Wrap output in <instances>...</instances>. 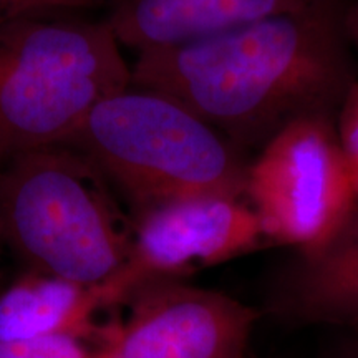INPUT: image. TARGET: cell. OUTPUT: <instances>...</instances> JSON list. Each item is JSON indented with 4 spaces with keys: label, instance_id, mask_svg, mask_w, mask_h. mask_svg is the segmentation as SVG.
<instances>
[{
    "label": "cell",
    "instance_id": "obj_1",
    "mask_svg": "<svg viewBox=\"0 0 358 358\" xmlns=\"http://www.w3.org/2000/svg\"><path fill=\"white\" fill-rule=\"evenodd\" d=\"M345 27L312 0L196 42L136 55L131 85L174 98L232 145H264L285 124L334 116L353 82Z\"/></svg>",
    "mask_w": 358,
    "mask_h": 358
},
{
    "label": "cell",
    "instance_id": "obj_2",
    "mask_svg": "<svg viewBox=\"0 0 358 358\" xmlns=\"http://www.w3.org/2000/svg\"><path fill=\"white\" fill-rule=\"evenodd\" d=\"M58 13L0 19V164L66 145L98 103L131 85L108 22Z\"/></svg>",
    "mask_w": 358,
    "mask_h": 358
},
{
    "label": "cell",
    "instance_id": "obj_3",
    "mask_svg": "<svg viewBox=\"0 0 358 358\" xmlns=\"http://www.w3.org/2000/svg\"><path fill=\"white\" fill-rule=\"evenodd\" d=\"M92 161L133 213L203 194L244 198L237 146L164 93L129 85L101 100L66 143Z\"/></svg>",
    "mask_w": 358,
    "mask_h": 358
},
{
    "label": "cell",
    "instance_id": "obj_4",
    "mask_svg": "<svg viewBox=\"0 0 358 358\" xmlns=\"http://www.w3.org/2000/svg\"><path fill=\"white\" fill-rule=\"evenodd\" d=\"M87 156L58 145L0 164V236L29 268L85 285L110 280L131 248V221Z\"/></svg>",
    "mask_w": 358,
    "mask_h": 358
},
{
    "label": "cell",
    "instance_id": "obj_5",
    "mask_svg": "<svg viewBox=\"0 0 358 358\" xmlns=\"http://www.w3.org/2000/svg\"><path fill=\"white\" fill-rule=\"evenodd\" d=\"M244 198L264 239L306 257L322 252L358 209L332 116L294 120L272 134L248 166Z\"/></svg>",
    "mask_w": 358,
    "mask_h": 358
},
{
    "label": "cell",
    "instance_id": "obj_6",
    "mask_svg": "<svg viewBox=\"0 0 358 358\" xmlns=\"http://www.w3.org/2000/svg\"><path fill=\"white\" fill-rule=\"evenodd\" d=\"M131 248L118 272L100 285L105 307L122 306L156 280H178L250 252L264 239L241 196L203 194L140 209L131 219Z\"/></svg>",
    "mask_w": 358,
    "mask_h": 358
},
{
    "label": "cell",
    "instance_id": "obj_7",
    "mask_svg": "<svg viewBox=\"0 0 358 358\" xmlns=\"http://www.w3.org/2000/svg\"><path fill=\"white\" fill-rule=\"evenodd\" d=\"M122 306V320L98 335L100 358H245L257 315L227 295L156 280Z\"/></svg>",
    "mask_w": 358,
    "mask_h": 358
},
{
    "label": "cell",
    "instance_id": "obj_8",
    "mask_svg": "<svg viewBox=\"0 0 358 358\" xmlns=\"http://www.w3.org/2000/svg\"><path fill=\"white\" fill-rule=\"evenodd\" d=\"M312 0H111L108 22L136 55L196 42L267 17L299 10Z\"/></svg>",
    "mask_w": 358,
    "mask_h": 358
},
{
    "label": "cell",
    "instance_id": "obj_9",
    "mask_svg": "<svg viewBox=\"0 0 358 358\" xmlns=\"http://www.w3.org/2000/svg\"><path fill=\"white\" fill-rule=\"evenodd\" d=\"M105 308L100 285L27 268L0 294V342L98 338L96 319Z\"/></svg>",
    "mask_w": 358,
    "mask_h": 358
},
{
    "label": "cell",
    "instance_id": "obj_10",
    "mask_svg": "<svg viewBox=\"0 0 358 358\" xmlns=\"http://www.w3.org/2000/svg\"><path fill=\"white\" fill-rule=\"evenodd\" d=\"M287 306L299 319L358 334V209L332 243L297 268Z\"/></svg>",
    "mask_w": 358,
    "mask_h": 358
},
{
    "label": "cell",
    "instance_id": "obj_11",
    "mask_svg": "<svg viewBox=\"0 0 358 358\" xmlns=\"http://www.w3.org/2000/svg\"><path fill=\"white\" fill-rule=\"evenodd\" d=\"M335 133L358 204V82L353 80L337 108Z\"/></svg>",
    "mask_w": 358,
    "mask_h": 358
},
{
    "label": "cell",
    "instance_id": "obj_12",
    "mask_svg": "<svg viewBox=\"0 0 358 358\" xmlns=\"http://www.w3.org/2000/svg\"><path fill=\"white\" fill-rule=\"evenodd\" d=\"M0 358H100L96 347L73 337L0 342Z\"/></svg>",
    "mask_w": 358,
    "mask_h": 358
},
{
    "label": "cell",
    "instance_id": "obj_13",
    "mask_svg": "<svg viewBox=\"0 0 358 358\" xmlns=\"http://www.w3.org/2000/svg\"><path fill=\"white\" fill-rule=\"evenodd\" d=\"M27 12H35L32 0H0V19Z\"/></svg>",
    "mask_w": 358,
    "mask_h": 358
},
{
    "label": "cell",
    "instance_id": "obj_14",
    "mask_svg": "<svg viewBox=\"0 0 358 358\" xmlns=\"http://www.w3.org/2000/svg\"><path fill=\"white\" fill-rule=\"evenodd\" d=\"M343 27H345L347 37H350L358 45V6L347 13Z\"/></svg>",
    "mask_w": 358,
    "mask_h": 358
},
{
    "label": "cell",
    "instance_id": "obj_15",
    "mask_svg": "<svg viewBox=\"0 0 358 358\" xmlns=\"http://www.w3.org/2000/svg\"><path fill=\"white\" fill-rule=\"evenodd\" d=\"M338 358H358V340L350 343V347H347Z\"/></svg>",
    "mask_w": 358,
    "mask_h": 358
},
{
    "label": "cell",
    "instance_id": "obj_16",
    "mask_svg": "<svg viewBox=\"0 0 358 358\" xmlns=\"http://www.w3.org/2000/svg\"><path fill=\"white\" fill-rule=\"evenodd\" d=\"M66 2L70 3L71 8H82V7L90 6V3H92L93 0H66Z\"/></svg>",
    "mask_w": 358,
    "mask_h": 358
}]
</instances>
